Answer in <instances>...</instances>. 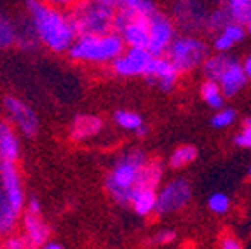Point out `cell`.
Segmentation results:
<instances>
[{
  "mask_svg": "<svg viewBox=\"0 0 251 249\" xmlns=\"http://www.w3.org/2000/svg\"><path fill=\"white\" fill-rule=\"evenodd\" d=\"M26 11L37 42L52 52H67L77 37L68 12L44 0H28Z\"/></svg>",
  "mask_w": 251,
  "mask_h": 249,
  "instance_id": "1",
  "label": "cell"
},
{
  "mask_svg": "<svg viewBox=\"0 0 251 249\" xmlns=\"http://www.w3.org/2000/svg\"><path fill=\"white\" fill-rule=\"evenodd\" d=\"M149 157L141 150H129L115 160L114 168L110 169L105 179V188L112 200L121 206L129 204V197L140 185L141 169L147 164Z\"/></svg>",
  "mask_w": 251,
  "mask_h": 249,
  "instance_id": "2",
  "label": "cell"
},
{
  "mask_svg": "<svg viewBox=\"0 0 251 249\" xmlns=\"http://www.w3.org/2000/svg\"><path fill=\"white\" fill-rule=\"evenodd\" d=\"M124 40L117 31L103 35H78L68 47V54L74 61L87 65H110L122 51Z\"/></svg>",
  "mask_w": 251,
  "mask_h": 249,
  "instance_id": "3",
  "label": "cell"
},
{
  "mask_svg": "<svg viewBox=\"0 0 251 249\" xmlns=\"http://www.w3.org/2000/svg\"><path fill=\"white\" fill-rule=\"evenodd\" d=\"M70 21L78 35H103L114 31L115 7L100 0H77L70 7Z\"/></svg>",
  "mask_w": 251,
  "mask_h": 249,
  "instance_id": "4",
  "label": "cell"
},
{
  "mask_svg": "<svg viewBox=\"0 0 251 249\" xmlns=\"http://www.w3.org/2000/svg\"><path fill=\"white\" fill-rule=\"evenodd\" d=\"M164 56L175 65L180 74L192 72L209 56V46L202 39L192 35L175 37L166 49Z\"/></svg>",
  "mask_w": 251,
  "mask_h": 249,
  "instance_id": "5",
  "label": "cell"
},
{
  "mask_svg": "<svg viewBox=\"0 0 251 249\" xmlns=\"http://www.w3.org/2000/svg\"><path fill=\"white\" fill-rule=\"evenodd\" d=\"M190 199H192L190 181L185 178L171 179L157 194L153 213H157L159 216H168V214L178 213L190 202Z\"/></svg>",
  "mask_w": 251,
  "mask_h": 249,
  "instance_id": "6",
  "label": "cell"
},
{
  "mask_svg": "<svg viewBox=\"0 0 251 249\" xmlns=\"http://www.w3.org/2000/svg\"><path fill=\"white\" fill-rule=\"evenodd\" d=\"M176 37V26L175 21L169 16L155 11L149 16V44L147 49L152 56H162L171 44V40Z\"/></svg>",
  "mask_w": 251,
  "mask_h": 249,
  "instance_id": "7",
  "label": "cell"
},
{
  "mask_svg": "<svg viewBox=\"0 0 251 249\" xmlns=\"http://www.w3.org/2000/svg\"><path fill=\"white\" fill-rule=\"evenodd\" d=\"M152 58L147 47H124V51L110 63V68L117 77H143Z\"/></svg>",
  "mask_w": 251,
  "mask_h": 249,
  "instance_id": "8",
  "label": "cell"
},
{
  "mask_svg": "<svg viewBox=\"0 0 251 249\" xmlns=\"http://www.w3.org/2000/svg\"><path fill=\"white\" fill-rule=\"evenodd\" d=\"M0 185L4 188V194L7 197L11 207L18 214L23 213L25 209V188H23V179L18 171L16 162L11 160H0Z\"/></svg>",
  "mask_w": 251,
  "mask_h": 249,
  "instance_id": "9",
  "label": "cell"
},
{
  "mask_svg": "<svg viewBox=\"0 0 251 249\" xmlns=\"http://www.w3.org/2000/svg\"><path fill=\"white\" fill-rule=\"evenodd\" d=\"M180 75L181 74L175 68V65L162 54V56H153L150 59L143 77H145V82L149 86L159 87L164 93H169V91H173L176 87V82L180 78Z\"/></svg>",
  "mask_w": 251,
  "mask_h": 249,
  "instance_id": "10",
  "label": "cell"
},
{
  "mask_svg": "<svg viewBox=\"0 0 251 249\" xmlns=\"http://www.w3.org/2000/svg\"><path fill=\"white\" fill-rule=\"evenodd\" d=\"M209 12L197 0H178L173 7V21L183 31H196L206 26Z\"/></svg>",
  "mask_w": 251,
  "mask_h": 249,
  "instance_id": "11",
  "label": "cell"
},
{
  "mask_svg": "<svg viewBox=\"0 0 251 249\" xmlns=\"http://www.w3.org/2000/svg\"><path fill=\"white\" fill-rule=\"evenodd\" d=\"M7 117L11 119L12 125H14L21 134L25 136H35L39 132V117L35 112L30 108L25 101H21L20 98L9 96L4 101Z\"/></svg>",
  "mask_w": 251,
  "mask_h": 249,
  "instance_id": "12",
  "label": "cell"
},
{
  "mask_svg": "<svg viewBox=\"0 0 251 249\" xmlns=\"http://www.w3.org/2000/svg\"><path fill=\"white\" fill-rule=\"evenodd\" d=\"M218 86L222 89L225 98H234L246 87L248 77L244 74L243 63H239L234 56H230V59L225 65L224 72L218 77Z\"/></svg>",
  "mask_w": 251,
  "mask_h": 249,
  "instance_id": "13",
  "label": "cell"
},
{
  "mask_svg": "<svg viewBox=\"0 0 251 249\" xmlns=\"http://www.w3.org/2000/svg\"><path fill=\"white\" fill-rule=\"evenodd\" d=\"M40 214L26 211L23 216V237L26 239L28 248H42L49 239V228Z\"/></svg>",
  "mask_w": 251,
  "mask_h": 249,
  "instance_id": "14",
  "label": "cell"
},
{
  "mask_svg": "<svg viewBox=\"0 0 251 249\" xmlns=\"http://www.w3.org/2000/svg\"><path fill=\"white\" fill-rule=\"evenodd\" d=\"M103 127H105V122H103L101 117L80 113L70 124V138L74 141H77V143L87 141L91 138L98 136L100 132L103 131Z\"/></svg>",
  "mask_w": 251,
  "mask_h": 249,
  "instance_id": "15",
  "label": "cell"
},
{
  "mask_svg": "<svg viewBox=\"0 0 251 249\" xmlns=\"http://www.w3.org/2000/svg\"><path fill=\"white\" fill-rule=\"evenodd\" d=\"M155 199L157 194L153 188H136L131 194L127 206L133 207V211L138 216H149L155 209Z\"/></svg>",
  "mask_w": 251,
  "mask_h": 249,
  "instance_id": "16",
  "label": "cell"
},
{
  "mask_svg": "<svg viewBox=\"0 0 251 249\" xmlns=\"http://www.w3.org/2000/svg\"><path fill=\"white\" fill-rule=\"evenodd\" d=\"M20 157V141L7 124H0V160L16 162Z\"/></svg>",
  "mask_w": 251,
  "mask_h": 249,
  "instance_id": "17",
  "label": "cell"
},
{
  "mask_svg": "<svg viewBox=\"0 0 251 249\" xmlns=\"http://www.w3.org/2000/svg\"><path fill=\"white\" fill-rule=\"evenodd\" d=\"M18 218H20V214L11 207L4 194V188L0 185V235H7L14 232L16 225H18Z\"/></svg>",
  "mask_w": 251,
  "mask_h": 249,
  "instance_id": "18",
  "label": "cell"
},
{
  "mask_svg": "<svg viewBox=\"0 0 251 249\" xmlns=\"http://www.w3.org/2000/svg\"><path fill=\"white\" fill-rule=\"evenodd\" d=\"M162 174H164V168H162L161 160H147V164L141 169L138 188H153L155 190L161 185Z\"/></svg>",
  "mask_w": 251,
  "mask_h": 249,
  "instance_id": "19",
  "label": "cell"
},
{
  "mask_svg": "<svg viewBox=\"0 0 251 249\" xmlns=\"http://www.w3.org/2000/svg\"><path fill=\"white\" fill-rule=\"evenodd\" d=\"M201 98H202L204 101H206V105L213 110H218L225 105V96H224V93H222V89H220L218 82H215V80H208V78H206V82L201 86Z\"/></svg>",
  "mask_w": 251,
  "mask_h": 249,
  "instance_id": "20",
  "label": "cell"
},
{
  "mask_svg": "<svg viewBox=\"0 0 251 249\" xmlns=\"http://www.w3.org/2000/svg\"><path fill=\"white\" fill-rule=\"evenodd\" d=\"M228 59H230V56H228L227 52H218V54H215V56H208V58L204 59L202 65H201L202 66L204 77L208 78V80L216 82L220 77V74L224 72Z\"/></svg>",
  "mask_w": 251,
  "mask_h": 249,
  "instance_id": "21",
  "label": "cell"
},
{
  "mask_svg": "<svg viewBox=\"0 0 251 249\" xmlns=\"http://www.w3.org/2000/svg\"><path fill=\"white\" fill-rule=\"evenodd\" d=\"M197 159V148L194 145H181L171 153L168 164L171 169H181Z\"/></svg>",
  "mask_w": 251,
  "mask_h": 249,
  "instance_id": "22",
  "label": "cell"
},
{
  "mask_svg": "<svg viewBox=\"0 0 251 249\" xmlns=\"http://www.w3.org/2000/svg\"><path fill=\"white\" fill-rule=\"evenodd\" d=\"M225 7L235 23L244 25L251 18V0H227Z\"/></svg>",
  "mask_w": 251,
  "mask_h": 249,
  "instance_id": "23",
  "label": "cell"
},
{
  "mask_svg": "<svg viewBox=\"0 0 251 249\" xmlns=\"http://www.w3.org/2000/svg\"><path fill=\"white\" fill-rule=\"evenodd\" d=\"M114 122L121 129H126V131L131 132H134L140 125H143L141 115L138 112H133V110H117L114 113Z\"/></svg>",
  "mask_w": 251,
  "mask_h": 249,
  "instance_id": "24",
  "label": "cell"
},
{
  "mask_svg": "<svg viewBox=\"0 0 251 249\" xmlns=\"http://www.w3.org/2000/svg\"><path fill=\"white\" fill-rule=\"evenodd\" d=\"M18 42V25L5 16H0V49L16 46Z\"/></svg>",
  "mask_w": 251,
  "mask_h": 249,
  "instance_id": "25",
  "label": "cell"
},
{
  "mask_svg": "<svg viewBox=\"0 0 251 249\" xmlns=\"http://www.w3.org/2000/svg\"><path fill=\"white\" fill-rule=\"evenodd\" d=\"M232 21L230 14H228L227 7H225V4L220 5L216 11H213L211 14H208V20H206V30L208 31H215V33H218L220 30H224L225 26H227L228 23Z\"/></svg>",
  "mask_w": 251,
  "mask_h": 249,
  "instance_id": "26",
  "label": "cell"
},
{
  "mask_svg": "<svg viewBox=\"0 0 251 249\" xmlns=\"http://www.w3.org/2000/svg\"><path fill=\"white\" fill-rule=\"evenodd\" d=\"M115 9L127 12H136V14H145L150 16L152 12L157 11V7L153 5L152 0H119Z\"/></svg>",
  "mask_w": 251,
  "mask_h": 249,
  "instance_id": "27",
  "label": "cell"
},
{
  "mask_svg": "<svg viewBox=\"0 0 251 249\" xmlns=\"http://www.w3.org/2000/svg\"><path fill=\"white\" fill-rule=\"evenodd\" d=\"M235 119H237V112H235L234 108H225V106H222V108H218V112L213 115L209 122H211V125L215 129H227L234 124Z\"/></svg>",
  "mask_w": 251,
  "mask_h": 249,
  "instance_id": "28",
  "label": "cell"
},
{
  "mask_svg": "<svg viewBox=\"0 0 251 249\" xmlns=\"http://www.w3.org/2000/svg\"><path fill=\"white\" fill-rule=\"evenodd\" d=\"M208 207L211 213L215 214H225L230 209V197L224 192H216V194H211L208 199Z\"/></svg>",
  "mask_w": 251,
  "mask_h": 249,
  "instance_id": "29",
  "label": "cell"
},
{
  "mask_svg": "<svg viewBox=\"0 0 251 249\" xmlns=\"http://www.w3.org/2000/svg\"><path fill=\"white\" fill-rule=\"evenodd\" d=\"M220 31L225 33L234 44L241 42V40H244V37H246V28H244V25L235 23V21H230L224 30H220Z\"/></svg>",
  "mask_w": 251,
  "mask_h": 249,
  "instance_id": "30",
  "label": "cell"
},
{
  "mask_svg": "<svg viewBox=\"0 0 251 249\" xmlns=\"http://www.w3.org/2000/svg\"><path fill=\"white\" fill-rule=\"evenodd\" d=\"M234 143L241 148H251V117H246L243 121V131L235 134Z\"/></svg>",
  "mask_w": 251,
  "mask_h": 249,
  "instance_id": "31",
  "label": "cell"
},
{
  "mask_svg": "<svg viewBox=\"0 0 251 249\" xmlns=\"http://www.w3.org/2000/svg\"><path fill=\"white\" fill-rule=\"evenodd\" d=\"M2 244H4V248H7V249H25V248H28L26 239H25L23 235H14L12 232L5 235V239L2 241Z\"/></svg>",
  "mask_w": 251,
  "mask_h": 249,
  "instance_id": "32",
  "label": "cell"
},
{
  "mask_svg": "<svg viewBox=\"0 0 251 249\" xmlns=\"http://www.w3.org/2000/svg\"><path fill=\"white\" fill-rule=\"evenodd\" d=\"M175 241H176V232H175V230H161V232H157V235L153 237V244H157V246L173 244Z\"/></svg>",
  "mask_w": 251,
  "mask_h": 249,
  "instance_id": "33",
  "label": "cell"
},
{
  "mask_svg": "<svg viewBox=\"0 0 251 249\" xmlns=\"http://www.w3.org/2000/svg\"><path fill=\"white\" fill-rule=\"evenodd\" d=\"M220 248L222 249H241L243 248V242H241L239 239L232 237V235H227V237H224L222 241H220Z\"/></svg>",
  "mask_w": 251,
  "mask_h": 249,
  "instance_id": "34",
  "label": "cell"
},
{
  "mask_svg": "<svg viewBox=\"0 0 251 249\" xmlns=\"http://www.w3.org/2000/svg\"><path fill=\"white\" fill-rule=\"evenodd\" d=\"M44 2H47V4H51V5H56V7L67 9V7H72L77 0H44Z\"/></svg>",
  "mask_w": 251,
  "mask_h": 249,
  "instance_id": "35",
  "label": "cell"
},
{
  "mask_svg": "<svg viewBox=\"0 0 251 249\" xmlns=\"http://www.w3.org/2000/svg\"><path fill=\"white\" fill-rule=\"evenodd\" d=\"M243 68H244V74H246L248 80H251V54L246 56V59H244V63H243Z\"/></svg>",
  "mask_w": 251,
  "mask_h": 249,
  "instance_id": "36",
  "label": "cell"
},
{
  "mask_svg": "<svg viewBox=\"0 0 251 249\" xmlns=\"http://www.w3.org/2000/svg\"><path fill=\"white\" fill-rule=\"evenodd\" d=\"M42 248L44 249H63V244L61 242H54V241H49V239H47L46 244H44Z\"/></svg>",
  "mask_w": 251,
  "mask_h": 249,
  "instance_id": "37",
  "label": "cell"
},
{
  "mask_svg": "<svg viewBox=\"0 0 251 249\" xmlns=\"http://www.w3.org/2000/svg\"><path fill=\"white\" fill-rule=\"evenodd\" d=\"M100 2H103V4H108V5H112V7H115L119 0H100Z\"/></svg>",
  "mask_w": 251,
  "mask_h": 249,
  "instance_id": "38",
  "label": "cell"
},
{
  "mask_svg": "<svg viewBox=\"0 0 251 249\" xmlns=\"http://www.w3.org/2000/svg\"><path fill=\"white\" fill-rule=\"evenodd\" d=\"M244 25H246V33H250V35H251V18Z\"/></svg>",
  "mask_w": 251,
  "mask_h": 249,
  "instance_id": "39",
  "label": "cell"
},
{
  "mask_svg": "<svg viewBox=\"0 0 251 249\" xmlns=\"http://www.w3.org/2000/svg\"><path fill=\"white\" fill-rule=\"evenodd\" d=\"M248 178L251 179V166H250V168H248Z\"/></svg>",
  "mask_w": 251,
  "mask_h": 249,
  "instance_id": "40",
  "label": "cell"
},
{
  "mask_svg": "<svg viewBox=\"0 0 251 249\" xmlns=\"http://www.w3.org/2000/svg\"><path fill=\"white\" fill-rule=\"evenodd\" d=\"M0 248H4V244H2V241H0Z\"/></svg>",
  "mask_w": 251,
  "mask_h": 249,
  "instance_id": "41",
  "label": "cell"
}]
</instances>
